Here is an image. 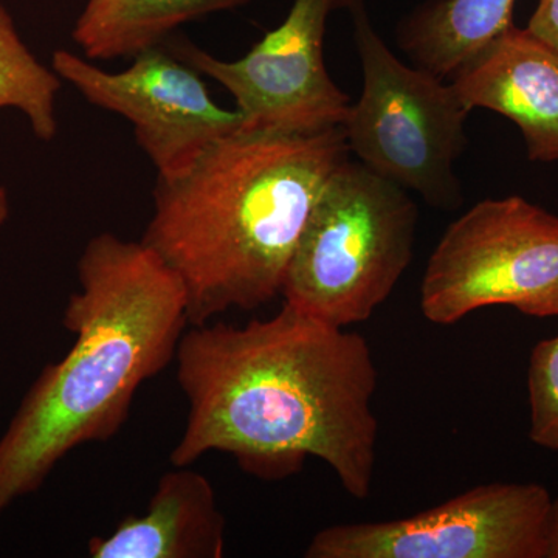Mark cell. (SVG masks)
<instances>
[{
  "instance_id": "7a4b0ae2",
  "label": "cell",
  "mask_w": 558,
  "mask_h": 558,
  "mask_svg": "<svg viewBox=\"0 0 558 558\" xmlns=\"http://www.w3.org/2000/svg\"><path fill=\"white\" fill-rule=\"evenodd\" d=\"M78 282L62 318L73 347L43 369L0 438V519L70 451L120 432L138 388L175 360L190 328L183 286L142 241L92 238Z\"/></svg>"
},
{
  "instance_id": "52a82bcc",
  "label": "cell",
  "mask_w": 558,
  "mask_h": 558,
  "mask_svg": "<svg viewBox=\"0 0 558 558\" xmlns=\"http://www.w3.org/2000/svg\"><path fill=\"white\" fill-rule=\"evenodd\" d=\"M550 509L539 484H486L405 519L322 529L304 557L546 558Z\"/></svg>"
},
{
  "instance_id": "8fae6325",
  "label": "cell",
  "mask_w": 558,
  "mask_h": 558,
  "mask_svg": "<svg viewBox=\"0 0 558 558\" xmlns=\"http://www.w3.org/2000/svg\"><path fill=\"white\" fill-rule=\"evenodd\" d=\"M226 517L207 476L175 468L160 476L148 509L87 543L92 558H220Z\"/></svg>"
},
{
  "instance_id": "30bf717a",
  "label": "cell",
  "mask_w": 558,
  "mask_h": 558,
  "mask_svg": "<svg viewBox=\"0 0 558 558\" xmlns=\"http://www.w3.org/2000/svg\"><path fill=\"white\" fill-rule=\"evenodd\" d=\"M465 108L494 110L517 124L527 157L558 161V50L510 25L451 76Z\"/></svg>"
},
{
  "instance_id": "5b68a950",
  "label": "cell",
  "mask_w": 558,
  "mask_h": 558,
  "mask_svg": "<svg viewBox=\"0 0 558 558\" xmlns=\"http://www.w3.org/2000/svg\"><path fill=\"white\" fill-rule=\"evenodd\" d=\"M363 90L343 124L349 150L371 171L439 209L464 201L454 163L468 145L472 110L451 83L399 60L374 28L363 0L349 7Z\"/></svg>"
},
{
  "instance_id": "3957f363",
  "label": "cell",
  "mask_w": 558,
  "mask_h": 558,
  "mask_svg": "<svg viewBox=\"0 0 558 558\" xmlns=\"http://www.w3.org/2000/svg\"><path fill=\"white\" fill-rule=\"evenodd\" d=\"M349 153L343 128L242 130L189 170L157 179L140 241L179 278L190 326L281 295L312 209Z\"/></svg>"
},
{
  "instance_id": "9a60e30c",
  "label": "cell",
  "mask_w": 558,
  "mask_h": 558,
  "mask_svg": "<svg viewBox=\"0 0 558 558\" xmlns=\"http://www.w3.org/2000/svg\"><path fill=\"white\" fill-rule=\"evenodd\" d=\"M532 442L558 451V336L539 341L529 363Z\"/></svg>"
},
{
  "instance_id": "ac0fdd59",
  "label": "cell",
  "mask_w": 558,
  "mask_h": 558,
  "mask_svg": "<svg viewBox=\"0 0 558 558\" xmlns=\"http://www.w3.org/2000/svg\"><path fill=\"white\" fill-rule=\"evenodd\" d=\"M10 218V197L7 190L0 186V229L5 226Z\"/></svg>"
},
{
  "instance_id": "7c38bea8",
  "label": "cell",
  "mask_w": 558,
  "mask_h": 558,
  "mask_svg": "<svg viewBox=\"0 0 558 558\" xmlns=\"http://www.w3.org/2000/svg\"><path fill=\"white\" fill-rule=\"evenodd\" d=\"M253 0H87L72 38L90 61L134 58L170 39L180 25Z\"/></svg>"
},
{
  "instance_id": "6da1fadb",
  "label": "cell",
  "mask_w": 558,
  "mask_h": 558,
  "mask_svg": "<svg viewBox=\"0 0 558 558\" xmlns=\"http://www.w3.org/2000/svg\"><path fill=\"white\" fill-rule=\"evenodd\" d=\"M175 362L189 417L174 468L220 451L258 478L279 480L314 457L349 495L368 497L377 369L362 336L282 304L244 326H190Z\"/></svg>"
},
{
  "instance_id": "8992f818",
  "label": "cell",
  "mask_w": 558,
  "mask_h": 558,
  "mask_svg": "<svg viewBox=\"0 0 558 558\" xmlns=\"http://www.w3.org/2000/svg\"><path fill=\"white\" fill-rule=\"evenodd\" d=\"M488 306L558 317V216L524 197L473 205L450 223L422 278L421 311L435 325Z\"/></svg>"
},
{
  "instance_id": "e0dca14e",
  "label": "cell",
  "mask_w": 558,
  "mask_h": 558,
  "mask_svg": "<svg viewBox=\"0 0 558 558\" xmlns=\"http://www.w3.org/2000/svg\"><path fill=\"white\" fill-rule=\"evenodd\" d=\"M546 558H558V498L553 499V509H550Z\"/></svg>"
},
{
  "instance_id": "9c48e42d",
  "label": "cell",
  "mask_w": 558,
  "mask_h": 558,
  "mask_svg": "<svg viewBox=\"0 0 558 558\" xmlns=\"http://www.w3.org/2000/svg\"><path fill=\"white\" fill-rule=\"evenodd\" d=\"M51 69L84 100L130 121L157 179L189 170L213 143L244 130L240 110L213 100L204 75L167 43L140 51L123 72L64 49L54 51Z\"/></svg>"
},
{
  "instance_id": "5bb4252c",
  "label": "cell",
  "mask_w": 558,
  "mask_h": 558,
  "mask_svg": "<svg viewBox=\"0 0 558 558\" xmlns=\"http://www.w3.org/2000/svg\"><path fill=\"white\" fill-rule=\"evenodd\" d=\"M61 78L25 46L13 20L0 3V109L27 117L33 134L51 142L58 132L57 97Z\"/></svg>"
},
{
  "instance_id": "ba28073f",
  "label": "cell",
  "mask_w": 558,
  "mask_h": 558,
  "mask_svg": "<svg viewBox=\"0 0 558 558\" xmlns=\"http://www.w3.org/2000/svg\"><path fill=\"white\" fill-rule=\"evenodd\" d=\"M354 0H295L288 17L236 61L190 40L165 43L236 101L244 130L318 132L343 128L351 98L330 78L325 36L330 14Z\"/></svg>"
},
{
  "instance_id": "277c9868",
  "label": "cell",
  "mask_w": 558,
  "mask_h": 558,
  "mask_svg": "<svg viewBox=\"0 0 558 558\" xmlns=\"http://www.w3.org/2000/svg\"><path fill=\"white\" fill-rule=\"evenodd\" d=\"M417 218L409 191L341 161L290 259L284 304L336 328L366 322L409 269Z\"/></svg>"
},
{
  "instance_id": "2e32d148",
  "label": "cell",
  "mask_w": 558,
  "mask_h": 558,
  "mask_svg": "<svg viewBox=\"0 0 558 558\" xmlns=\"http://www.w3.org/2000/svg\"><path fill=\"white\" fill-rule=\"evenodd\" d=\"M526 28L558 50V0H539Z\"/></svg>"
},
{
  "instance_id": "4fadbf2b",
  "label": "cell",
  "mask_w": 558,
  "mask_h": 558,
  "mask_svg": "<svg viewBox=\"0 0 558 558\" xmlns=\"http://www.w3.org/2000/svg\"><path fill=\"white\" fill-rule=\"evenodd\" d=\"M513 3L428 0L400 22V49L414 65L446 80L513 24Z\"/></svg>"
}]
</instances>
